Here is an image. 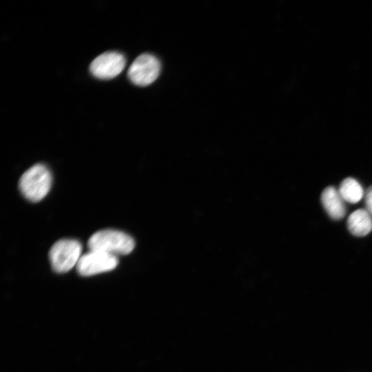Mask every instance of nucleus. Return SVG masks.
Returning <instances> with one entry per match:
<instances>
[{
    "instance_id": "obj_1",
    "label": "nucleus",
    "mask_w": 372,
    "mask_h": 372,
    "mask_svg": "<svg viewBox=\"0 0 372 372\" xmlns=\"http://www.w3.org/2000/svg\"><path fill=\"white\" fill-rule=\"evenodd\" d=\"M52 182L50 169L43 164H36L27 169L19 180L22 195L34 203L41 200L49 192Z\"/></svg>"
},
{
    "instance_id": "obj_2",
    "label": "nucleus",
    "mask_w": 372,
    "mask_h": 372,
    "mask_svg": "<svg viewBox=\"0 0 372 372\" xmlns=\"http://www.w3.org/2000/svg\"><path fill=\"white\" fill-rule=\"evenodd\" d=\"M135 242L130 235L116 229H103L95 232L87 241L90 251L126 255L134 249Z\"/></svg>"
},
{
    "instance_id": "obj_3",
    "label": "nucleus",
    "mask_w": 372,
    "mask_h": 372,
    "mask_svg": "<svg viewBox=\"0 0 372 372\" xmlns=\"http://www.w3.org/2000/svg\"><path fill=\"white\" fill-rule=\"evenodd\" d=\"M82 245L74 239H61L56 242L49 251L52 269L59 273L70 271L81 258Z\"/></svg>"
},
{
    "instance_id": "obj_4",
    "label": "nucleus",
    "mask_w": 372,
    "mask_h": 372,
    "mask_svg": "<svg viewBox=\"0 0 372 372\" xmlns=\"http://www.w3.org/2000/svg\"><path fill=\"white\" fill-rule=\"evenodd\" d=\"M160 71L161 63L155 56L142 54L130 66L127 76L134 84L147 86L158 78Z\"/></svg>"
},
{
    "instance_id": "obj_5",
    "label": "nucleus",
    "mask_w": 372,
    "mask_h": 372,
    "mask_svg": "<svg viewBox=\"0 0 372 372\" xmlns=\"http://www.w3.org/2000/svg\"><path fill=\"white\" fill-rule=\"evenodd\" d=\"M118 263L116 256L98 251H90L82 255L76 264L77 272L90 276L111 271Z\"/></svg>"
},
{
    "instance_id": "obj_6",
    "label": "nucleus",
    "mask_w": 372,
    "mask_h": 372,
    "mask_svg": "<svg viewBox=\"0 0 372 372\" xmlns=\"http://www.w3.org/2000/svg\"><path fill=\"white\" fill-rule=\"evenodd\" d=\"M125 58L115 51L106 52L96 57L90 63L91 74L100 79H110L118 76L125 68Z\"/></svg>"
},
{
    "instance_id": "obj_7",
    "label": "nucleus",
    "mask_w": 372,
    "mask_h": 372,
    "mask_svg": "<svg viewBox=\"0 0 372 372\" xmlns=\"http://www.w3.org/2000/svg\"><path fill=\"white\" fill-rule=\"evenodd\" d=\"M321 201L329 216L334 220H340L346 214L345 201L338 189L333 186L326 187L321 194Z\"/></svg>"
},
{
    "instance_id": "obj_8",
    "label": "nucleus",
    "mask_w": 372,
    "mask_h": 372,
    "mask_svg": "<svg viewBox=\"0 0 372 372\" xmlns=\"http://www.w3.org/2000/svg\"><path fill=\"white\" fill-rule=\"evenodd\" d=\"M349 231L355 236H364L372 230V216L364 209L351 213L347 219Z\"/></svg>"
},
{
    "instance_id": "obj_9",
    "label": "nucleus",
    "mask_w": 372,
    "mask_h": 372,
    "mask_svg": "<svg viewBox=\"0 0 372 372\" xmlns=\"http://www.w3.org/2000/svg\"><path fill=\"white\" fill-rule=\"evenodd\" d=\"M338 191L344 201L353 204L358 203L364 195L361 185L353 178L344 179L340 185Z\"/></svg>"
},
{
    "instance_id": "obj_10",
    "label": "nucleus",
    "mask_w": 372,
    "mask_h": 372,
    "mask_svg": "<svg viewBox=\"0 0 372 372\" xmlns=\"http://www.w3.org/2000/svg\"><path fill=\"white\" fill-rule=\"evenodd\" d=\"M366 210L372 216V185L370 186L364 194Z\"/></svg>"
}]
</instances>
